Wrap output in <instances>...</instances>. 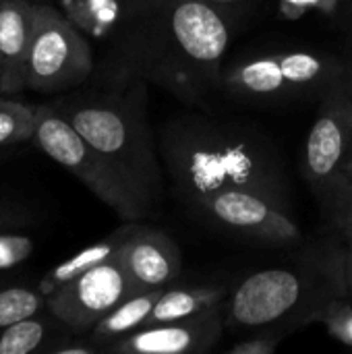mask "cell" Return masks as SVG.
I'll use <instances>...</instances> for the list:
<instances>
[{
    "instance_id": "6da1fadb",
    "label": "cell",
    "mask_w": 352,
    "mask_h": 354,
    "mask_svg": "<svg viewBox=\"0 0 352 354\" xmlns=\"http://www.w3.org/2000/svg\"><path fill=\"white\" fill-rule=\"evenodd\" d=\"M234 25L203 0H147L110 41L104 81L143 79L183 104L220 89Z\"/></svg>"
},
{
    "instance_id": "7a4b0ae2",
    "label": "cell",
    "mask_w": 352,
    "mask_h": 354,
    "mask_svg": "<svg viewBox=\"0 0 352 354\" xmlns=\"http://www.w3.org/2000/svg\"><path fill=\"white\" fill-rule=\"evenodd\" d=\"M158 147L172 191L189 209L232 189L290 209V187L278 151L245 122L180 116L162 127Z\"/></svg>"
},
{
    "instance_id": "3957f363",
    "label": "cell",
    "mask_w": 352,
    "mask_h": 354,
    "mask_svg": "<svg viewBox=\"0 0 352 354\" xmlns=\"http://www.w3.org/2000/svg\"><path fill=\"white\" fill-rule=\"evenodd\" d=\"M349 295L344 247L332 232L288 266L243 276L224 301V324L237 330L272 328L290 334L319 324L330 303Z\"/></svg>"
},
{
    "instance_id": "277c9868",
    "label": "cell",
    "mask_w": 352,
    "mask_h": 354,
    "mask_svg": "<svg viewBox=\"0 0 352 354\" xmlns=\"http://www.w3.org/2000/svg\"><path fill=\"white\" fill-rule=\"evenodd\" d=\"M87 143L156 212L164 195V164L147 114V81L106 83L56 106Z\"/></svg>"
},
{
    "instance_id": "5b68a950",
    "label": "cell",
    "mask_w": 352,
    "mask_h": 354,
    "mask_svg": "<svg viewBox=\"0 0 352 354\" xmlns=\"http://www.w3.org/2000/svg\"><path fill=\"white\" fill-rule=\"evenodd\" d=\"M344 81L340 52L270 50L224 64L220 89L249 104H288L322 100Z\"/></svg>"
},
{
    "instance_id": "8992f818",
    "label": "cell",
    "mask_w": 352,
    "mask_h": 354,
    "mask_svg": "<svg viewBox=\"0 0 352 354\" xmlns=\"http://www.w3.org/2000/svg\"><path fill=\"white\" fill-rule=\"evenodd\" d=\"M317 104L301 170L326 224L338 236L352 197V97L346 81L332 87Z\"/></svg>"
},
{
    "instance_id": "52a82bcc",
    "label": "cell",
    "mask_w": 352,
    "mask_h": 354,
    "mask_svg": "<svg viewBox=\"0 0 352 354\" xmlns=\"http://www.w3.org/2000/svg\"><path fill=\"white\" fill-rule=\"evenodd\" d=\"M33 141L56 164L77 176L102 203L124 222H139L154 212L135 189L87 143L73 122L56 108H35Z\"/></svg>"
},
{
    "instance_id": "ba28073f",
    "label": "cell",
    "mask_w": 352,
    "mask_h": 354,
    "mask_svg": "<svg viewBox=\"0 0 352 354\" xmlns=\"http://www.w3.org/2000/svg\"><path fill=\"white\" fill-rule=\"evenodd\" d=\"M93 75V52L85 33L50 4H35L27 56V87L39 93L68 91Z\"/></svg>"
},
{
    "instance_id": "9c48e42d",
    "label": "cell",
    "mask_w": 352,
    "mask_h": 354,
    "mask_svg": "<svg viewBox=\"0 0 352 354\" xmlns=\"http://www.w3.org/2000/svg\"><path fill=\"white\" fill-rule=\"evenodd\" d=\"M191 212L224 232L261 245L288 247L301 241V228L284 209L251 191H220L199 201Z\"/></svg>"
},
{
    "instance_id": "30bf717a",
    "label": "cell",
    "mask_w": 352,
    "mask_h": 354,
    "mask_svg": "<svg viewBox=\"0 0 352 354\" xmlns=\"http://www.w3.org/2000/svg\"><path fill=\"white\" fill-rule=\"evenodd\" d=\"M129 297L133 288L116 255L50 292L48 307L71 330L91 332Z\"/></svg>"
},
{
    "instance_id": "8fae6325",
    "label": "cell",
    "mask_w": 352,
    "mask_h": 354,
    "mask_svg": "<svg viewBox=\"0 0 352 354\" xmlns=\"http://www.w3.org/2000/svg\"><path fill=\"white\" fill-rule=\"evenodd\" d=\"M224 305L189 319L145 326L108 348L116 354H203L216 348L224 332Z\"/></svg>"
},
{
    "instance_id": "7c38bea8",
    "label": "cell",
    "mask_w": 352,
    "mask_h": 354,
    "mask_svg": "<svg viewBox=\"0 0 352 354\" xmlns=\"http://www.w3.org/2000/svg\"><path fill=\"white\" fill-rule=\"evenodd\" d=\"M118 261L129 278L133 295L160 290L174 284L185 268L183 251L166 232L133 222Z\"/></svg>"
},
{
    "instance_id": "4fadbf2b",
    "label": "cell",
    "mask_w": 352,
    "mask_h": 354,
    "mask_svg": "<svg viewBox=\"0 0 352 354\" xmlns=\"http://www.w3.org/2000/svg\"><path fill=\"white\" fill-rule=\"evenodd\" d=\"M35 4L29 0H0V91L27 87V56L33 37Z\"/></svg>"
},
{
    "instance_id": "5bb4252c",
    "label": "cell",
    "mask_w": 352,
    "mask_h": 354,
    "mask_svg": "<svg viewBox=\"0 0 352 354\" xmlns=\"http://www.w3.org/2000/svg\"><path fill=\"white\" fill-rule=\"evenodd\" d=\"M228 290L222 284H187V286H166L156 301L145 326L189 319L201 315L214 307L224 305Z\"/></svg>"
},
{
    "instance_id": "9a60e30c",
    "label": "cell",
    "mask_w": 352,
    "mask_h": 354,
    "mask_svg": "<svg viewBox=\"0 0 352 354\" xmlns=\"http://www.w3.org/2000/svg\"><path fill=\"white\" fill-rule=\"evenodd\" d=\"M164 288L160 290H147V292H137L122 301L116 309H112L93 330H91V342L98 346V351H108L112 344L118 340L127 338L129 334L145 328L149 313L160 299Z\"/></svg>"
},
{
    "instance_id": "2e32d148",
    "label": "cell",
    "mask_w": 352,
    "mask_h": 354,
    "mask_svg": "<svg viewBox=\"0 0 352 354\" xmlns=\"http://www.w3.org/2000/svg\"><path fill=\"white\" fill-rule=\"evenodd\" d=\"M131 226H133V222H127L122 228L114 230L110 236H106V239H102V241H98V243H93L89 247H85L83 251H79L71 259H66L60 266H56L50 272V276L41 282V290H46L50 295L58 286H62V284L71 282L73 278L81 276L83 272H87V270H91V268H95V266H100V263H104V261H108L112 257H116L120 247L124 245L129 232H131Z\"/></svg>"
},
{
    "instance_id": "e0dca14e",
    "label": "cell",
    "mask_w": 352,
    "mask_h": 354,
    "mask_svg": "<svg viewBox=\"0 0 352 354\" xmlns=\"http://www.w3.org/2000/svg\"><path fill=\"white\" fill-rule=\"evenodd\" d=\"M33 131H35L33 108L19 102L0 100V147L33 139Z\"/></svg>"
},
{
    "instance_id": "ac0fdd59",
    "label": "cell",
    "mask_w": 352,
    "mask_h": 354,
    "mask_svg": "<svg viewBox=\"0 0 352 354\" xmlns=\"http://www.w3.org/2000/svg\"><path fill=\"white\" fill-rule=\"evenodd\" d=\"M41 307V297L23 286L0 290V330L33 317Z\"/></svg>"
},
{
    "instance_id": "d6986e66",
    "label": "cell",
    "mask_w": 352,
    "mask_h": 354,
    "mask_svg": "<svg viewBox=\"0 0 352 354\" xmlns=\"http://www.w3.org/2000/svg\"><path fill=\"white\" fill-rule=\"evenodd\" d=\"M46 338V328L41 322L29 317L4 328L0 336V354H27L39 348Z\"/></svg>"
},
{
    "instance_id": "ffe728a7",
    "label": "cell",
    "mask_w": 352,
    "mask_h": 354,
    "mask_svg": "<svg viewBox=\"0 0 352 354\" xmlns=\"http://www.w3.org/2000/svg\"><path fill=\"white\" fill-rule=\"evenodd\" d=\"M319 324L340 344L352 348V297H340L324 311Z\"/></svg>"
},
{
    "instance_id": "44dd1931",
    "label": "cell",
    "mask_w": 352,
    "mask_h": 354,
    "mask_svg": "<svg viewBox=\"0 0 352 354\" xmlns=\"http://www.w3.org/2000/svg\"><path fill=\"white\" fill-rule=\"evenodd\" d=\"M344 0H278V12L286 21H299L309 10H317L324 17H340Z\"/></svg>"
},
{
    "instance_id": "7402d4cb",
    "label": "cell",
    "mask_w": 352,
    "mask_h": 354,
    "mask_svg": "<svg viewBox=\"0 0 352 354\" xmlns=\"http://www.w3.org/2000/svg\"><path fill=\"white\" fill-rule=\"evenodd\" d=\"M286 336L288 334H284L282 330H255V334L232 344L228 348V354H274Z\"/></svg>"
},
{
    "instance_id": "603a6c76",
    "label": "cell",
    "mask_w": 352,
    "mask_h": 354,
    "mask_svg": "<svg viewBox=\"0 0 352 354\" xmlns=\"http://www.w3.org/2000/svg\"><path fill=\"white\" fill-rule=\"evenodd\" d=\"M33 251L29 236L21 234H0V270H8L25 261Z\"/></svg>"
},
{
    "instance_id": "cb8c5ba5",
    "label": "cell",
    "mask_w": 352,
    "mask_h": 354,
    "mask_svg": "<svg viewBox=\"0 0 352 354\" xmlns=\"http://www.w3.org/2000/svg\"><path fill=\"white\" fill-rule=\"evenodd\" d=\"M203 2L210 4L214 10H218L222 17H226L234 27L243 23L259 4V0H203Z\"/></svg>"
},
{
    "instance_id": "d4e9b609",
    "label": "cell",
    "mask_w": 352,
    "mask_h": 354,
    "mask_svg": "<svg viewBox=\"0 0 352 354\" xmlns=\"http://www.w3.org/2000/svg\"><path fill=\"white\" fill-rule=\"evenodd\" d=\"M338 239L342 241V247H344L346 270H351L352 268V197H351V203H349L346 218H344V224H342V230L338 232Z\"/></svg>"
},
{
    "instance_id": "484cf974",
    "label": "cell",
    "mask_w": 352,
    "mask_h": 354,
    "mask_svg": "<svg viewBox=\"0 0 352 354\" xmlns=\"http://www.w3.org/2000/svg\"><path fill=\"white\" fill-rule=\"evenodd\" d=\"M346 29H349V33H346L344 44H342L340 56L344 60V81H346V87H349L352 97V25H349Z\"/></svg>"
},
{
    "instance_id": "4316f807",
    "label": "cell",
    "mask_w": 352,
    "mask_h": 354,
    "mask_svg": "<svg viewBox=\"0 0 352 354\" xmlns=\"http://www.w3.org/2000/svg\"><path fill=\"white\" fill-rule=\"evenodd\" d=\"M342 23L349 27L352 25V0H344V6H342V15H340Z\"/></svg>"
},
{
    "instance_id": "83f0119b",
    "label": "cell",
    "mask_w": 352,
    "mask_h": 354,
    "mask_svg": "<svg viewBox=\"0 0 352 354\" xmlns=\"http://www.w3.org/2000/svg\"><path fill=\"white\" fill-rule=\"evenodd\" d=\"M346 280H349V292H351L352 297V268L351 270H346Z\"/></svg>"
}]
</instances>
